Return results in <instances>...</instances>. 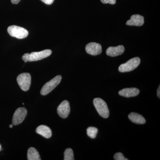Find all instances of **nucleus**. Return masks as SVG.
<instances>
[{
    "mask_svg": "<svg viewBox=\"0 0 160 160\" xmlns=\"http://www.w3.org/2000/svg\"><path fill=\"white\" fill-rule=\"evenodd\" d=\"M52 50L46 49L40 52H32V53H26L24 54L22 58L25 62H34L49 57L52 54Z\"/></svg>",
    "mask_w": 160,
    "mask_h": 160,
    "instance_id": "nucleus-1",
    "label": "nucleus"
},
{
    "mask_svg": "<svg viewBox=\"0 0 160 160\" xmlns=\"http://www.w3.org/2000/svg\"><path fill=\"white\" fill-rule=\"evenodd\" d=\"M93 103L98 113L102 117L104 118H107L109 117V108L104 100L100 98H96L93 100Z\"/></svg>",
    "mask_w": 160,
    "mask_h": 160,
    "instance_id": "nucleus-2",
    "label": "nucleus"
},
{
    "mask_svg": "<svg viewBox=\"0 0 160 160\" xmlns=\"http://www.w3.org/2000/svg\"><path fill=\"white\" fill-rule=\"evenodd\" d=\"M141 60L138 57L132 58L119 67V71L121 72H128L132 71L140 65Z\"/></svg>",
    "mask_w": 160,
    "mask_h": 160,
    "instance_id": "nucleus-3",
    "label": "nucleus"
},
{
    "mask_svg": "<svg viewBox=\"0 0 160 160\" xmlns=\"http://www.w3.org/2000/svg\"><path fill=\"white\" fill-rule=\"evenodd\" d=\"M62 79L61 75H58L46 83L41 89V94L43 96L49 94L59 84Z\"/></svg>",
    "mask_w": 160,
    "mask_h": 160,
    "instance_id": "nucleus-4",
    "label": "nucleus"
},
{
    "mask_svg": "<svg viewBox=\"0 0 160 160\" xmlns=\"http://www.w3.org/2000/svg\"><path fill=\"white\" fill-rule=\"evenodd\" d=\"M8 33L12 37L18 39L25 38L28 36L29 32L22 27L16 26H11L7 29Z\"/></svg>",
    "mask_w": 160,
    "mask_h": 160,
    "instance_id": "nucleus-5",
    "label": "nucleus"
},
{
    "mask_svg": "<svg viewBox=\"0 0 160 160\" xmlns=\"http://www.w3.org/2000/svg\"><path fill=\"white\" fill-rule=\"evenodd\" d=\"M17 80L18 84L23 91H27L29 90L31 83V77L29 73H21L18 77Z\"/></svg>",
    "mask_w": 160,
    "mask_h": 160,
    "instance_id": "nucleus-6",
    "label": "nucleus"
},
{
    "mask_svg": "<svg viewBox=\"0 0 160 160\" xmlns=\"http://www.w3.org/2000/svg\"><path fill=\"white\" fill-rule=\"evenodd\" d=\"M27 111L24 108H18L13 114L12 118V124L14 126H17L22 122L27 115Z\"/></svg>",
    "mask_w": 160,
    "mask_h": 160,
    "instance_id": "nucleus-7",
    "label": "nucleus"
},
{
    "mask_svg": "<svg viewBox=\"0 0 160 160\" xmlns=\"http://www.w3.org/2000/svg\"><path fill=\"white\" fill-rule=\"evenodd\" d=\"M57 111L60 117L64 119L68 117L70 111L69 102L66 100L63 101L58 107Z\"/></svg>",
    "mask_w": 160,
    "mask_h": 160,
    "instance_id": "nucleus-8",
    "label": "nucleus"
},
{
    "mask_svg": "<svg viewBox=\"0 0 160 160\" xmlns=\"http://www.w3.org/2000/svg\"><path fill=\"white\" fill-rule=\"evenodd\" d=\"M86 50L88 54L91 55H98L102 53V47L98 43L90 42L86 45Z\"/></svg>",
    "mask_w": 160,
    "mask_h": 160,
    "instance_id": "nucleus-9",
    "label": "nucleus"
},
{
    "mask_svg": "<svg viewBox=\"0 0 160 160\" xmlns=\"http://www.w3.org/2000/svg\"><path fill=\"white\" fill-rule=\"evenodd\" d=\"M144 23V17L138 14L132 15L130 20L127 21L126 25L130 26H141Z\"/></svg>",
    "mask_w": 160,
    "mask_h": 160,
    "instance_id": "nucleus-10",
    "label": "nucleus"
},
{
    "mask_svg": "<svg viewBox=\"0 0 160 160\" xmlns=\"http://www.w3.org/2000/svg\"><path fill=\"white\" fill-rule=\"evenodd\" d=\"M125 51V48L124 46L120 45L116 47H109L107 49L106 53L109 56L114 57L118 56L122 54Z\"/></svg>",
    "mask_w": 160,
    "mask_h": 160,
    "instance_id": "nucleus-11",
    "label": "nucleus"
},
{
    "mask_svg": "<svg viewBox=\"0 0 160 160\" xmlns=\"http://www.w3.org/2000/svg\"><path fill=\"white\" fill-rule=\"evenodd\" d=\"M139 89L136 88H125L119 92V94L125 98L134 97L139 94Z\"/></svg>",
    "mask_w": 160,
    "mask_h": 160,
    "instance_id": "nucleus-12",
    "label": "nucleus"
},
{
    "mask_svg": "<svg viewBox=\"0 0 160 160\" xmlns=\"http://www.w3.org/2000/svg\"><path fill=\"white\" fill-rule=\"evenodd\" d=\"M37 133L41 135L43 137L46 138H49L52 136V131L51 129L48 126L45 125H41L37 128Z\"/></svg>",
    "mask_w": 160,
    "mask_h": 160,
    "instance_id": "nucleus-13",
    "label": "nucleus"
},
{
    "mask_svg": "<svg viewBox=\"0 0 160 160\" xmlns=\"http://www.w3.org/2000/svg\"><path fill=\"white\" fill-rule=\"evenodd\" d=\"M129 119L132 122L137 124H144L146 122V120L142 116L136 112H132L128 116Z\"/></svg>",
    "mask_w": 160,
    "mask_h": 160,
    "instance_id": "nucleus-14",
    "label": "nucleus"
},
{
    "mask_svg": "<svg viewBox=\"0 0 160 160\" xmlns=\"http://www.w3.org/2000/svg\"><path fill=\"white\" fill-rule=\"evenodd\" d=\"M27 158L29 160H41L39 153L33 147L29 148L27 152Z\"/></svg>",
    "mask_w": 160,
    "mask_h": 160,
    "instance_id": "nucleus-15",
    "label": "nucleus"
},
{
    "mask_svg": "<svg viewBox=\"0 0 160 160\" xmlns=\"http://www.w3.org/2000/svg\"><path fill=\"white\" fill-rule=\"evenodd\" d=\"M98 132V129L94 127H89L87 129V134L91 138H95Z\"/></svg>",
    "mask_w": 160,
    "mask_h": 160,
    "instance_id": "nucleus-16",
    "label": "nucleus"
},
{
    "mask_svg": "<svg viewBox=\"0 0 160 160\" xmlns=\"http://www.w3.org/2000/svg\"><path fill=\"white\" fill-rule=\"evenodd\" d=\"M64 160H74V156L72 149L70 148L66 149L64 152Z\"/></svg>",
    "mask_w": 160,
    "mask_h": 160,
    "instance_id": "nucleus-17",
    "label": "nucleus"
},
{
    "mask_svg": "<svg viewBox=\"0 0 160 160\" xmlns=\"http://www.w3.org/2000/svg\"><path fill=\"white\" fill-rule=\"evenodd\" d=\"M114 159L115 160H128V159L124 157L122 153L121 152H117L114 154Z\"/></svg>",
    "mask_w": 160,
    "mask_h": 160,
    "instance_id": "nucleus-18",
    "label": "nucleus"
},
{
    "mask_svg": "<svg viewBox=\"0 0 160 160\" xmlns=\"http://www.w3.org/2000/svg\"><path fill=\"white\" fill-rule=\"evenodd\" d=\"M101 2L104 4H112V5H114L116 2V0H101Z\"/></svg>",
    "mask_w": 160,
    "mask_h": 160,
    "instance_id": "nucleus-19",
    "label": "nucleus"
},
{
    "mask_svg": "<svg viewBox=\"0 0 160 160\" xmlns=\"http://www.w3.org/2000/svg\"><path fill=\"white\" fill-rule=\"evenodd\" d=\"M41 1L47 5H50L53 3L54 0H41Z\"/></svg>",
    "mask_w": 160,
    "mask_h": 160,
    "instance_id": "nucleus-20",
    "label": "nucleus"
},
{
    "mask_svg": "<svg viewBox=\"0 0 160 160\" xmlns=\"http://www.w3.org/2000/svg\"><path fill=\"white\" fill-rule=\"evenodd\" d=\"M21 0H11V2L13 4H18Z\"/></svg>",
    "mask_w": 160,
    "mask_h": 160,
    "instance_id": "nucleus-21",
    "label": "nucleus"
},
{
    "mask_svg": "<svg viewBox=\"0 0 160 160\" xmlns=\"http://www.w3.org/2000/svg\"><path fill=\"white\" fill-rule=\"evenodd\" d=\"M157 96L159 98H160V86H159L157 90Z\"/></svg>",
    "mask_w": 160,
    "mask_h": 160,
    "instance_id": "nucleus-22",
    "label": "nucleus"
},
{
    "mask_svg": "<svg viewBox=\"0 0 160 160\" xmlns=\"http://www.w3.org/2000/svg\"><path fill=\"white\" fill-rule=\"evenodd\" d=\"M9 127H10V128H12V125H9Z\"/></svg>",
    "mask_w": 160,
    "mask_h": 160,
    "instance_id": "nucleus-23",
    "label": "nucleus"
},
{
    "mask_svg": "<svg viewBox=\"0 0 160 160\" xmlns=\"http://www.w3.org/2000/svg\"><path fill=\"white\" fill-rule=\"evenodd\" d=\"M2 150V147H1V145H0V151Z\"/></svg>",
    "mask_w": 160,
    "mask_h": 160,
    "instance_id": "nucleus-24",
    "label": "nucleus"
}]
</instances>
